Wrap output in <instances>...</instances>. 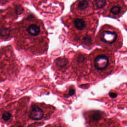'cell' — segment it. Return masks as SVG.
<instances>
[{"instance_id":"cell-1","label":"cell","mask_w":127,"mask_h":127,"mask_svg":"<svg viewBox=\"0 0 127 127\" xmlns=\"http://www.w3.org/2000/svg\"><path fill=\"white\" fill-rule=\"evenodd\" d=\"M90 55V72L95 78L103 79L112 73L115 65L113 52L104 48H97Z\"/></svg>"},{"instance_id":"cell-2","label":"cell","mask_w":127,"mask_h":127,"mask_svg":"<svg viewBox=\"0 0 127 127\" xmlns=\"http://www.w3.org/2000/svg\"><path fill=\"white\" fill-rule=\"evenodd\" d=\"M95 42L98 45L114 53L122 47L123 36L119 29L105 25L99 31Z\"/></svg>"},{"instance_id":"cell-3","label":"cell","mask_w":127,"mask_h":127,"mask_svg":"<svg viewBox=\"0 0 127 127\" xmlns=\"http://www.w3.org/2000/svg\"><path fill=\"white\" fill-rule=\"evenodd\" d=\"M105 15L113 18L121 17L127 10V5L123 0H113L106 8Z\"/></svg>"},{"instance_id":"cell-4","label":"cell","mask_w":127,"mask_h":127,"mask_svg":"<svg viewBox=\"0 0 127 127\" xmlns=\"http://www.w3.org/2000/svg\"><path fill=\"white\" fill-rule=\"evenodd\" d=\"M88 58L87 56L85 54H77L75 57L73 61L75 70L77 73L79 72L80 74L84 73L88 68Z\"/></svg>"},{"instance_id":"cell-5","label":"cell","mask_w":127,"mask_h":127,"mask_svg":"<svg viewBox=\"0 0 127 127\" xmlns=\"http://www.w3.org/2000/svg\"><path fill=\"white\" fill-rule=\"evenodd\" d=\"M44 113L42 110L36 104H33L31 107L30 116L35 121H40L43 118Z\"/></svg>"},{"instance_id":"cell-6","label":"cell","mask_w":127,"mask_h":127,"mask_svg":"<svg viewBox=\"0 0 127 127\" xmlns=\"http://www.w3.org/2000/svg\"><path fill=\"white\" fill-rule=\"evenodd\" d=\"M73 24L75 30L79 32L84 31L87 27L86 23L83 19H75L73 21Z\"/></svg>"},{"instance_id":"cell-7","label":"cell","mask_w":127,"mask_h":127,"mask_svg":"<svg viewBox=\"0 0 127 127\" xmlns=\"http://www.w3.org/2000/svg\"><path fill=\"white\" fill-rule=\"evenodd\" d=\"M90 4L87 0H80L77 4L78 9L80 11H86L89 7Z\"/></svg>"},{"instance_id":"cell-8","label":"cell","mask_w":127,"mask_h":127,"mask_svg":"<svg viewBox=\"0 0 127 127\" xmlns=\"http://www.w3.org/2000/svg\"><path fill=\"white\" fill-rule=\"evenodd\" d=\"M109 0H95V4L97 9L105 8L109 3Z\"/></svg>"},{"instance_id":"cell-9","label":"cell","mask_w":127,"mask_h":127,"mask_svg":"<svg viewBox=\"0 0 127 127\" xmlns=\"http://www.w3.org/2000/svg\"><path fill=\"white\" fill-rule=\"evenodd\" d=\"M103 115L99 111H95L92 114L91 116V120L93 122H97L102 119Z\"/></svg>"},{"instance_id":"cell-10","label":"cell","mask_w":127,"mask_h":127,"mask_svg":"<svg viewBox=\"0 0 127 127\" xmlns=\"http://www.w3.org/2000/svg\"><path fill=\"white\" fill-rule=\"evenodd\" d=\"M10 30L9 28H2L0 29V35L2 36H7L10 33Z\"/></svg>"},{"instance_id":"cell-11","label":"cell","mask_w":127,"mask_h":127,"mask_svg":"<svg viewBox=\"0 0 127 127\" xmlns=\"http://www.w3.org/2000/svg\"><path fill=\"white\" fill-rule=\"evenodd\" d=\"M15 12L17 15H20L24 12V9L21 5H17L15 7Z\"/></svg>"},{"instance_id":"cell-12","label":"cell","mask_w":127,"mask_h":127,"mask_svg":"<svg viewBox=\"0 0 127 127\" xmlns=\"http://www.w3.org/2000/svg\"><path fill=\"white\" fill-rule=\"evenodd\" d=\"M11 118V115L8 112H6L3 113L2 119L4 121H7L9 120Z\"/></svg>"},{"instance_id":"cell-13","label":"cell","mask_w":127,"mask_h":127,"mask_svg":"<svg viewBox=\"0 0 127 127\" xmlns=\"http://www.w3.org/2000/svg\"><path fill=\"white\" fill-rule=\"evenodd\" d=\"M109 95L110 97L112 98H114L116 97L117 95L116 93H110Z\"/></svg>"},{"instance_id":"cell-14","label":"cell","mask_w":127,"mask_h":127,"mask_svg":"<svg viewBox=\"0 0 127 127\" xmlns=\"http://www.w3.org/2000/svg\"><path fill=\"white\" fill-rule=\"evenodd\" d=\"M2 1H3V0H0V3H2Z\"/></svg>"},{"instance_id":"cell-15","label":"cell","mask_w":127,"mask_h":127,"mask_svg":"<svg viewBox=\"0 0 127 127\" xmlns=\"http://www.w3.org/2000/svg\"><path fill=\"white\" fill-rule=\"evenodd\" d=\"M21 127V126H19V127Z\"/></svg>"},{"instance_id":"cell-16","label":"cell","mask_w":127,"mask_h":127,"mask_svg":"<svg viewBox=\"0 0 127 127\" xmlns=\"http://www.w3.org/2000/svg\"></svg>"}]
</instances>
